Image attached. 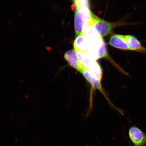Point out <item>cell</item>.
Here are the masks:
<instances>
[{"mask_svg": "<svg viewBox=\"0 0 146 146\" xmlns=\"http://www.w3.org/2000/svg\"><path fill=\"white\" fill-rule=\"evenodd\" d=\"M74 1V2L75 5L78 2V0H73Z\"/></svg>", "mask_w": 146, "mask_h": 146, "instance_id": "obj_12", "label": "cell"}, {"mask_svg": "<svg viewBox=\"0 0 146 146\" xmlns=\"http://www.w3.org/2000/svg\"><path fill=\"white\" fill-rule=\"evenodd\" d=\"M64 58L69 65L79 72H82L84 67L82 65L74 50L67 51L64 55Z\"/></svg>", "mask_w": 146, "mask_h": 146, "instance_id": "obj_6", "label": "cell"}, {"mask_svg": "<svg viewBox=\"0 0 146 146\" xmlns=\"http://www.w3.org/2000/svg\"><path fill=\"white\" fill-rule=\"evenodd\" d=\"M87 70L100 81H101L102 76V71L100 65L97 61L90 66Z\"/></svg>", "mask_w": 146, "mask_h": 146, "instance_id": "obj_10", "label": "cell"}, {"mask_svg": "<svg viewBox=\"0 0 146 146\" xmlns=\"http://www.w3.org/2000/svg\"><path fill=\"white\" fill-rule=\"evenodd\" d=\"M129 23L125 22L124 20H121L116 22H110L108 21L94 16L93 25L102 37H104L111 34L114 29L121 26L129 25Z\"/></svg>", "mask_w": 146, "mask_h": 146, "instance_id": "obj_2", "label": "cell"}, {"mask_svg": "<svg viewBox=\"0 0 146 146\" xmlns=\"http://www.w3.org/2000/svg\"><path fill=\"white\" fill-rule=\"evenodd\" d=\"M89 43L88 53L96 60L102 47L105 44L102 37L93 25L86 27L83 33Z\"/></svg>", "mask_w": 146, "mask_h": 146, "instance_id": "obj_1", "label": "cell"}, {"mask_svg": "<svg viewBox=\"0 0 146 146\" xmlns=\"http://www.w3.org/2000/svg\"><path fill=\"white\" fill-rule=\"evenodd\" d=\"M108 44L115 48L123 50H130L129 47L123 35L113 34L110 37Z\"/></svg>", "mask_w": 146, "mask_h": 146, "instance_id": "obj_5", "label": "cell"}, {"mask_svg": "<svg viewBox=\"0 0 146 146\" xmlns=\"http://www.w3.org/2000/svg\"><path fill=\"white\" fill-rule=\"evenodd\" d=\"M76 53L82 65L86 69H88L93 63L96 61L88 52H78Z\"/></svg>", "mask_w": 146, "mask_h": 146, "instance_id": "obj_9", "label": "cell"}, {"mask_svg": "<svg viewBox=\"0 0 146 146\" xmlns=\"http://www.w3.org/2000/svg\"><path fill=\"white\" fill-rule=\"evenodd\" d=\"M74 50L76 52H88L89 43L83 34L79 35L76 36L74 42Z\"/></svg>", "mask_w": 146, "mask_h": 146, "instance_id": "obj_8", "label": "cell"}, {"mask_svg": "<svg viewBox=\"0 0 146 146\" xmlns=\"http://www.w3.org/2000/svg\"><path fill=\"white\" fill-rule=\"evenodd\" d=\"M95 15L91 11H84L76 8L75 14V29L77 35L83 34L85 28L93 25Z\"/></svg>", "mask_w": 146, "mask_h": 146, "instance_id": "obj_3", "label": "cell"}, {"mask_svg": "<svg viewBox=\"0 0 146 146\" xmlns=\"http://www.w3.org/2000/svg\"><path fill=\"white\" fill-rule=\"evenodd\" d=\"M125 37L130 50L146 53V48L141 44L136 36L127 35H125Z\"/></svg>", "mask_w": 146, "mask_h": 146, "instance_id": "obj_7", "label": "cell"}, {"mask_svg": "<svg viewBox=\"0 0 146 146\" xmlns=\"http://www.w3.org/2000/svg\"><path fill=\"white\" fill-rule=\"evenodd\" d=\"M128 135L133 146H146V133L138 127L134 125L131 127Z\"/></svg>", "mask_w": 146, "mask_h": 146, "instance_id": "obj_4", "label": "cell"}, {"mask_svg": "<svg viewBox=\"0 0 146 146\" xmlns=\"http://www.w3.org/2000/svg\"><path fill=\"white\" fill-rule=\"evenodd\" d=\"M76 8L82 10H90L89 0H78L76 5Z\"/></svg>", "mask_w": 146, "mask_h": 146, "instance_id": "obj_11", "label": "cell"}]
</instances>
